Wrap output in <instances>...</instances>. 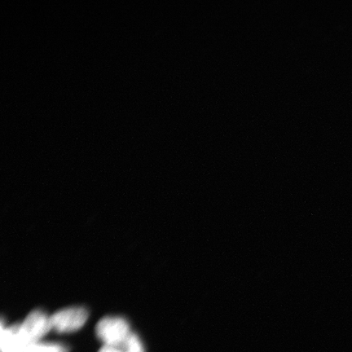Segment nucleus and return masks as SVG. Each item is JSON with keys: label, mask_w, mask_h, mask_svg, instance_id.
I'll use <instances>...</instances> for the list:
<instances>
[{"label": "nucleus", "mask_w": 352, "mask_h": 352, "mask_svg": "<svg viewBox=\"0 0 352 352\" xmlns=\"http://www.w3.org/2000/svg\"><path fill=\"white\" fill-rule=\"evenodd\" d=\"M96 333L104 346L120 349L131 331L129 322L124 318L107 316L99 321Z\"/></svg>", "instance_id": "1"}, {"label": "nucleus", "mask_w": 352, "mask_h": 352, "mask_svg": "<svg viewBox=\"0 0 352 352\" xmlns=\"http://www.w3.org/2000/svg\"><path fill=\"white\" fill-rule=\"evenodd\" d=\"M51 329V316L41 310L30 312L23 323L19 324L21 337L25 346L41 341Z\"/></svg>", "instance_id": "2"}, {"label": "nucleus", "mask_w": 352, "mask_h": 352, "mask_svg": "<svg viewBox=\"0 0 352 352\" xmlns=\"http://www.w3.org/2000/svg\"><path fill=\"white\" fill-rule=\"evenodd\" d=\"M87 318L88 311L85 307L65 308L51 316L52 328L57 333L77 331L85 324Z\"/></svg>", "instance_id": "3"}, {"label": "nucleus", "mask_w": 352, "mask_h": 352, "mask_svg": "<svg viewBox=\"0 0 352 352\" xmlns=\"http://www.w3.org/2000/svg\"><path fill=\"white\" fill-rule=\"evenodd\" d=\"M25 345L19 331V324L4 328L1 324V352H23Z\"/></svg>", "instance_id": "4"}, {"label": "nucleus", "mask_w": 352, "mask_h": 352, "mask_svg": "<svg viewBox=\"0 0 352 352\" xmlns=\"http://www.w3.org/2000/svg\"><path fill=\"white\" fill-rule=\"evenodd\" d=\"M23 352H69V350L60 343L39 341L26 346Z\"/></svg>", "instance_id": "5"}, {"label": "nucleus", "mask_w": 352, "mask_h": 352, "mask_svg": "<svg viewBox=\"0 0 352 352\" xmlns=\"http://www.w3.org/2000/svg\"><path fill=\"white\" fill-rule=\"evenodd\" d=\"M120 349L124 352H144L142 340H140L138 336L132 332L123 343Z\"/></svg>", "instance_id": "6"}, {"label": "nucleus", "mask_w": 352, "mask_h": 352, "mask_svg": "<svg viewBox=\"0 0 352 352\" xmlns=\"http://www.w3.org/2000/svg\"><path fill=\"white\" fill-rule=\"evenodd\" d=\"M99 352H124L118 347L104 346L102 349H100Z\"/></svg>", "instance_id": "7"}]
</instances>
